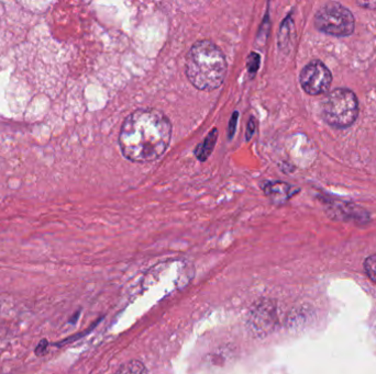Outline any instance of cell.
<instances>
[{"label": "cell", "mask_w": 376, "mask_h": 374, "mask_svg": "<svg viewBox=\"0 0 376 374\" xmlns=\"http://www.w3.org/2000/svg\"><path fill=\"white\" fill-rule=\"evenodd\" d=\"M266 197L274 203H283L291 199L296 189L289 186V183L281 181H268L262 187Z\"/></svg>", "instance_id": "7"}, {"label": "cell", "mask_w": 376, "mask_h": 374, "mask_svg": "<svg viewBox=\"0 0 376 374\" xmlns=\"http://www.w3.org/2000/svg\"><path fill=\"white\" fill-rule=\"evenodd\" d=\"M364 270L372 281L376 283V254H371L364 262Z\"/></svg>", "instance_id": "10"}, {"label": "cell", "mask_w": 376, "mask_h": 374, "mask_svg": "<svg viewBox=\"0 0 376 374\" xmlns=\"http://www.w3.org/2000/svg\"><path fill=\"white\" fill-rule=\"evenodd\" d=\"M277 323V309L270 299H258L251 307L246 317V327L254 337L263 338L273 332Z\"/></svg>", "instance_id": "5"}, {"label": "cell", "mask_w": 376, "mask_h": 374, "mask_svg": "<svg viewBox=\"0 0 376 374\" xmlns=\"http://www.w3.org/2000/svg\"><path fill=\"white\" fill-rule=\"evenodd\" d=\"M185 72L196 89H217L223 85L228 72L225 53L213 41H197L186 56Z\"/></svg>", "instance_id": "2"}, {"label": "cell", "mask_w": 376, "mask_h": 374, "mask_svg": "<svg viewBox=\"0 0 376 374\" xmlns=\"http://www.w3.org/2000/svg\"><path fill=\"white\" fill-rule=\"evenodd\" d=\"M217 138H218V131H217V129H213L209 133L208 136L206 138V140L199 145V148H196V157L199 158L201 162L207 160L209 155L213 152V146L216 145Z\"/></svg>", "instance_id": "8"}, {"label": "cell", "mask_w": 376, "mask_h": 374, "mask_svg": "<svg viewBox=\"0 0 376 374\" xmlns=\"http://www.w3.org/2000/svg\"><path fill=\"white\" fill-rule=\"evenodd\" d=\"M358 5L362 6L364 8H369V9H376V1H366V3L359 1Z\"/></svg>", "instance_id": "14"}, {"label": "cell", "mask_w": 376, "mask_h": 374, "mask_svg": "<svg viewBox=\"0 0 376 374\" xmlns=\"http://www.w3.org/2000/svg\"><path fill=\"white\" fill-rule=\"evenodd\" d=\"M115 374H149L148 369L139 360H130L125 362L117 370Z\"/></svg>", "instance_id": "9"}, {"label": "cell", "mask_w": 376, "mask_h": 374, "mask_svg": "<svg viewBox=\"0 0 376 374\" xmlns=\"http://www.w3.org/2000/svg\"><path fill=\"white\" fill-rule=\"evenodd\" d=\"M246 67H248L249 72L251 74H256L260 67V56L258 53L252 52L248 58V63H246Z\"/></svg>", "instance_id": "11"}, {"label": "cell", "mask_w": 376, "mask_h": 374, "mask_svg": "<svg viewBox=\"0 0 376 374\" xmlns=\"http://www.w3.org/2000/svg\"><path fill=\"white\" fill-rule=\"evenodd\" d=\"M315 25L321 32L334 37H349L354 31L353 15L346 7L337 3H328L317 11Z\"/></svg>", "instance_id": "4"}, {"label": "cell", "mask_w": 376, "mask_h": 374, "mask_svg": "<svg viewBox=\"0 0 376 374\" xmlns=\"http://www.w3.org/2000/svg\"><path fill=\"white\" fill-rule=\"evenodd\" d=\"M171 121L163 111L141 108L125 117L119 134V146L125 160L150 162L168 150L172 138Z\"/></svg>", "instance_id": "1"}, {"label": "cell", "mask_w": 376, "mask_h": 374, "mask_svg": "<svg viewBox=\"0 0 376 374\" xmlns=\"http://www.w3.org/2000/svg\"><path fill=\"white\" fill-rule=\"evenodd\" d=\"M321 115L330 127H351L359 115V103L353 91L346 88L332 90L321 101Z\"/></svg>", "instance_id": "3"}, {"label": "cell", "mask_w": 376, "mask_h": 374, "mask_svg": "<svg viewBox=\"0 0 376 374\" xmlns=\"http://www.w3.org/2000/svg\"><path fill=\"white\" fill-rule=\"evenodd\" d=\"M256 120H254V117H251L248 122V127H246V140L249 141L252 138V135L256 132Z\"/></svg>", "instance_id": "12"}, {"label": "cell", "mask_w": 376, "mask_h": 374, "mask_svg": "<svg viewBox=\"0 0 376 374\" xmlns=\"http://www.w3.org/2000/svg\"><path fill=\"white\" fill-rule=\"evenodd\" d=\"M237 120H238V112H234V115L231 117L230 123H229V138H232L236 131Z\"/></svg>", "instance_id": "13"}, {"label": "cell", "mask_w": 376, "mask_h": 374, "mask_svg": "<svg viewBox=\"0 0 376 374\" xmlns=\"http://www.w3.org/2000/svg\"><path fill=\"white\" fill-rule=\"evenodd\" d=\"M299 82L303 91L308 95H322L330 88L332 76L324 63L313 60L301 70Z\"/></svg>", "instance_id": "6"}]
</instances>
